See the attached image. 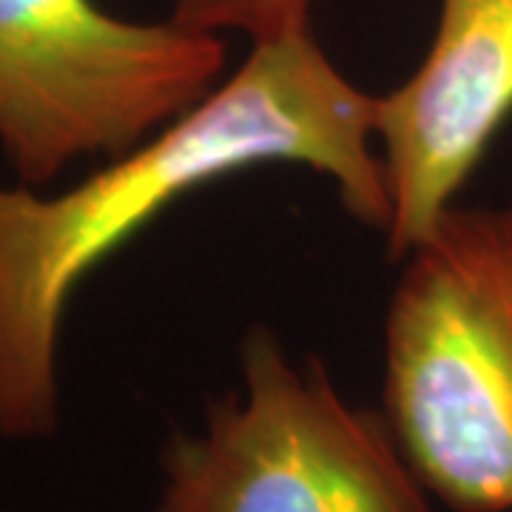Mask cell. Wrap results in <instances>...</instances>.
Wrapping results in <instances>:
<instances>
[{
  "label": "cell",
  "mask_w": 512,
  "mask_h": 512,
  "mask_svg": "<svg viewBox=\"0 0 512 512\" xmlns=\"http://www.w3.org/2000/svg\"><path fill=\"white\" fill-rule=\"evenodd\" d=\"M239 370L200 430L165 441L154 512H433L384 413L342 399L319 359L251 325Z\"/></svg>",
  "instance_id": "3957f363"
},
{
  "label": "cell",
  "mask_w": 512,
  "mask_h": 512,
  "mask_svg": "<svg viewBox=\"0 0 512 512\" xmlns=\"http://www.w3.org/2000/svg\"><path fill=\"white\" fill-rule=\"evenodd\" d=\"M222 35L143 23L97 0H0V154L26 188L146 143L211 92Z\"/></svg>",
  "instance_id": "277c9868"
},
{
  "label": "cell",
  "mask_w": 512,
  "mask_h": 512,
  "mask_svg": "<svg viewBox=\"0 0 512 512\" xmlns=\"http://www.w3.org/2000/svg\"><path fill=\"white\" fill-rule=\"evenodd\" d=\"M512 117V0H439L413 74L376 94V146L390 200L387 254L402 262Z\"/></svg>",
  "instance_id": "5b68a950"
},
{
  "label": "cell",
  "mask_w": 512,
  "mask_h": 512,
  "mask_svg": "<svg viewBox=\"0 0 512 512\" xmlns=\"http://www.w3.org/2000/svg\"><path fill=\"white\" fill-rule=\"evenodd\" d=\"M262 165L328 177L350 217L384 237L376 94L359 89L311 29L251 43L200 103L72 188L0 185V439L57 433L60 330L83 279L168 205Z\"/></svg>",
  "instance_id": "6da1fadb"
},
{
  "label": "cell",
  "mask_w": 512,
  "mask_h": 512,
  "mask_svg": "<svg viewBox=\"0 0 512 512\" xmlns=\"http://www.w3.org/2000/svg\"><path fill=\"white\" fill-rule=\"evenodd\" d=\"M384 419L433 498L512 510V205H450L384 316Z\"/></svg>",
  "instance_id": "7a4b0ae2"
},
{
  "label": "cell",
  "mask_w": 512,
  "mask_h": 512,
  "mask_svg": "<svg viewBox=\"0 0 512 512\" xmlns=\"http://www.w3.org/2000/svg\"><path fill=\"white\" fill-rule=\"evenodd\" d=\"M316 3L319 0H174L171 20L208 35L239 32L259 43L311 29Z\"/></svg>",
  "instance_id": "8992f818"
}]
</instances>
